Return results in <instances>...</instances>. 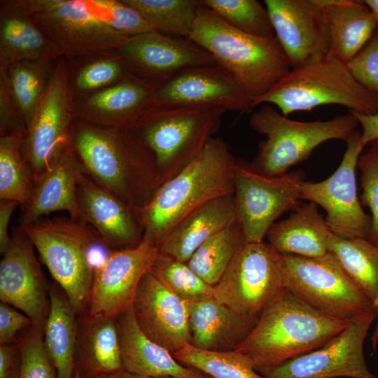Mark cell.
Instances as JSON below:
<instances>
[{"instance_id":"obj_44","label":"cell","mask_w":378,"mask_h":378,"mask_svg":"<svg viewBox=\"0 0 378 378\" xmlns=\"http://www.w3.org/2000/svg\"><path fill=\"white\" fill-rule=\"evenodd\" d=\"M95 14L125 37L153 31L141 15L124 0H90Z\"/></svg>"},{"instance_id":"obj_26","label":"cell","mask_w":378,"mask_h":378,"mask_svg":"<svg viewBox=\"0 0 378 378\" xmlns=\"http://www.w3.org/2000/svg\"><path fill=\"white\" fill-rule=\"evenodd\" d=\"M186 303L190 344L202 350H235L249 334L258 318L240 314L214 297Z\"/></svg>"},{"instance_id":"obj_19","label":"cell","mask_w":378,"mask_h":378,"mask_svg":"<svg viewBox=\"0 0 378 378\" xmlns=\"http://www.w3.org/2000/svg\"><path fill=\"white\" fill-rule=\"evenodd\" d=\"M34 248L22 230L15 228L0 262V300L20 310L30 318L32 326L43 331L50 300Z\"/></svg>"},{"instance_id":"obj_32","label":"cell","mask_w":378,"mask_h":378,"mask_svg":"<svg viewBox=\"0 0 378 378\" xmlns=\"http://www.w3.org/2000/svg\"><path fill=\"white\" fill-rule=\"evenodd\" d=\"M50 309L43 330L44 344L57 378H74L78 338V318L62 289L48 288Z\"/></svg>"},{"instance_id":"obj_30","label":"cell","mask_w":378,"mask_h":378,"mask_svg":"<svg viewBox=\"0 0 378 378\" xmlns=\"http://www.w3.org/2000/svg\"><path fill=\"white\" fill-rule=\"evenodd\" d=\"M331 232L318 206L308 202L300 204L287 218L275 222L266 237L279 254L316 258L329 253Z\"/></svg>"},{"instance_id":"obj_54","label":"cell","mask_w":378,"mask_h":378,"mask_svg":"<svg viewBox=\"0 0 378 378\" xmlns=\"http://www.w3.org/2000/svg\"><path fill=\"white\" fill-rule=\"evenodd\" d=\"M74 378H83L78 372L75 371L74 377Z\"/></svg>"},{"instance_id":"obj_7","label":"cell","mask_w":378,"mask_h":378,"mask_svg":"<svg viewBox=\"0 0 378 378\" xmlns=\"http://www.w3.org/2000/svg\"><path fill=\"white\" fill-rule=\"evenodd\" d=\"M249 125L255 132L267 136L260 142L250 164L255 172L274 176L287 173L328 140L346 141L357 130L359 122L349 111L328 120L296 121L265 104L251 115Z\"/></svg>"},{"instance_id":"obj_52","label":"cell","mask_w":378,"mask_h":378,"mask_svg":"<svg viewBox=\"0 0 378 378\" xmlns=\"http://www.w3.org/2000/svg\"><path fill=\"white\" fill-rule=\"evenodd\" d=\"M363 2L370 9L378 20V0H365Z\"/></svg>"},{"instance_id":"obj_24","label":"cell","mask_w":378,"mask_h":378,"mask_svg":"<svg viewBox=\"0 0 378 378\" xmlns=\"http://www.w3.org/2000/svg\"><path fill=\"white\" fill-rule=\"evenodd\" d=\"M122 368L145 378H202V372L184 365L141 330L133 307L115 319Z\"/></svg>"},{"instance_id":"obj_37","label":"cell","mask_w":378,"mask_h":378,"mask_svg":"<svg viewBox=\"0 0 378 378\" xmlns=\"http://www.w3.org/2000/svg\"><path fill=\"white\" fill-rule=\"evenodd\" d=\"M134 8L153 30L188 38L200 0H124Z\"/></svg>"},{"instance_id":"obj_36","label":"cell","mask_w":378,"mask_h":378,"mask_svg":"<svg viewBox=\"0 0 378 378\" xmlns=\"http://www.w3.org/2000/svg\"><path fill=\"white\" fill-rule=\"evenodd\" d=\"M26 134L18 131L0 136V199L15 201L22 209L29 202L34 190L22 153Z\"/></svg>"},{"instance_id":"obj_34","label":"cell","mask_w":378,"mask_h":378,"mask_svg":"<svg viewBox=\"0 0 378 378\" xmlns=\"http://www.w3.org/2000/svg\"><path fill=\"white\" fill-rule=\"evenodd\" d=\"M68 62L71 99L89 95L134 76L118 50Z\"/></svg>"},{"instance_id":"obj_31","label":"cell","mask_w":378,"mask_h":378,"mask_svg":"<svg viewBox=\"0 0 378 378\" xmlns=\"http://www.w3.org/2000/svg\"><path fill=\"white\" fill-rule=\"evenodd\" d=\"M122 368L115 320L102 315L78 317L76 371L88 378Z\"/></svg>"},{"instance_id":"obj_5","label":"cell","mask_w":378,"mask_h":378,"mask_svg":"<svg viewBox=\"0 0 378 378\" xmlns=\"http://www.w3.org/2000/svg\"><path fill=\"white\" fill-rule=\"evenodd\" d=\"M275 105L288 116L323 105L337 104L349 112L372 115L378 111V94L362 85L348 65L330 54L291 69L254 103Z\"/></svg>"},{"instance_id":"obj_51","label":"cell","mask_w":378,"mask_h":378,"mask_svg":"<svg viewBox=\"0 0 378 378\" xmlns=\"http://www.w3.org/2000/svg\"><path fill=\"white\" fill-rule=\"evenodd\" d=\"M88 378H145L132 373H130L125 370V369L122 368L119 370L107 373V374H103L96 376H92Z\"/></svg>"},{"instance_id":"obj_14","label":"cell","mask_w":378,"mask_h":378,"mask_svg":"<svg viewBox=\"0 0 378 378\" xmlns=\"http://www.w3.org/2000/svg\"><path fill=\"white\" fill-rule=\"evenodd\" d=\"M32 17L68 61L118 51L127 38L99 19L90 0H55Z\"/></svg>"},{"instance_id":"obj_17","label":"cell","mask_w":378,"mask_h":378,"mask_svg":"<svg viewBox=\"0 0 378 378\" xmlns=\"http://www.w3.org/2000/svg\"><path fill=\"white\" fill-rule=\"evenodd\" d=\"M154 106L222 108L251 113L253 101L234 76L218 64L185 69L158 86Z\"/></svg>"},{"instance_id":"obj_4","label":"cell","mask_w":378,"mask_h":378,"mask_svg":"<svg viewBox=\"0 0 378 378\" xmlns=\"http://www.w3.org/2000/svg\"><path fill=\"white\" fill-rule=\"evenodd\" d=\"M188 38L234 76L253 106L291 69L276 36L242 32L202 4Z\"/></svg>"},{"instance_id":"obj_49","label":"cell","mask_w":378,"mask_h":378,"mask_svg":"<svg viewBox=\"0 0 378 378\" xmlns=\"http://www.w3.org/2000/svg\"><path fill=\"white\" fill-rule=\"evenodd\" d=\"M20 206L12 200H1L0 202V252L3 255L10 246L11 236L8 233V226L13 213Z\"/></svg>"},{"instance_id":"obj_13","label":"cell","mask_w":378,"mask_h":378,"mask_svg":"<svg viewBox=\"0 0 378 378\" xmlns=\"http://www.w3.org/2000/svg\"><path fill=\"white\" fill-rule=\"evenodd\" d=\"M345 141L346 150L336 171L320 182L304 181L300 198L326 211V221L333 234L344 239H367L372 219L358 197L356 180L358 161L365 146L361 132L356 130Z\"/></svg>"},{"instance_id":"obj_35","label":"cell","mask_w":378,"mask_h":378,"mask_svg":"<svg viewBox=\"0 0 378 378\" xmlns=\"http://www.w3.org/2000/svg\"><path fill=\"white\" fill-rule=\"evenodd\" d=\"M246 242L238 220L203 243L187 263L206 284L214 286Z\"/></svg>"},{"instance_id":"obj_28","label":"cell","mask_w":378,"mask_h":378,"mask_svg":"<svg viewBox=\"0 0 378 378\" xmlns=\"http://www.w3.org/2000/svg\"><path fill=\"white\" fill-rule=\"evenodd\" d=\"M62 54L15 0L0 1V69L22 61L55 60Z\"/></svg>"},{"instance_id":"obj_9","label":"cell","mask_w":378,"mask_h":378,"mask_svg":"<svg viewBox=\"0 0 378 378\" xmlns=\"http://www.w3.org/2000/svg\"><path fill=\"white\" fill-rule=\"evenodd\" d=\"M279 261L284 288L322 314L350 323L377 311L330 252L316 258L279 254Z\"/></svg>"},{"instance_id":"obj_41","label":"cell","mask_w":378,"mask_h":378,"mask_svg":"<svg viewBox=\"0 0 378 378\" xmlns=\"http://www.w3.org/2000/svg\"><path fill=\"white\" fill-rule=\"evenodd\" d=\"M151 271L185 302L214 297V286L204 281L187 262L159 253Z\"/></svg>"},{"instance_id":"obj_3","label":"cell","mask_w":378,"mask_h":378,"mask_svg":"<svg viewBox=\"0 0 378 378\" xmlns=\"http://www.w3.org/2000/svg\"><path fill=\"white\" fill-rule=\"evenodd\" d=\"M236 159L222 138H211L194 160L137 209L144 237L158 246L189 213L213 199L234 195Z\"/></svg>"},{"instance_id":"obj_40","label":"cell","mask_w":378,"mask_h":378,"mask_svg":"<svg viewBox=\"0 0 378 378\" xmlns=\"http://www.w3.org/2000/svg\"><path fill=\"white\" fill-rule=\"evenodd\" d=\"M200 2L242 32L260 37L275 36L267 9L257 0H200Z\"/></svg>"},{"instance_id":"obj_45","label":"cell","mask_w":378,"mask_h":378,"mask_svg":"<svg viewBox=\"0 0 378 378\" xmlns=\"http://www.w3.org/2000/svg\"><path fill=\"white\" fill-rule=\"evenodd\" d=\"M347 65L362 85L378 94V28L368 44Z\"/></svg>"},{"instance_id":"obj_15","label":"cell","mask_w":378,"mask_h":378,"mask_svg":"<svg viewBox=\"0 0 378 378\" xmlns=\"http://www.w3.org/2000/svg\"><path fill=\"white\" fill-rule=\"evenodd\" d=\"M158 254V246L144 237L136 246L111 251L94 268L88 314L115 320L132 307L139 284Z\"/></svg>"},{"instance_id":"obj_43","label":"cell","mask_w":378,"mask_h":378,"mask_svg":"<svg viewBox=\"0 0 378 378\" xmlns=\"http://www.w3.org/2000/svg\"><path fill=\"white\" fill-rule=\"evenodd\" d=\"M369 149L360 155L357 167L360 176V202L371 211V227L368 239L378 246V139L371 141Z\"/></svg>"},{"instance_id":"obj_1","label":"cell","mask_w":378,"mask_h":378,"mask_svg":"<svg viewBox=\"0 0 378 378\" xmlns=\"http://www.w3.org/2000/svg\"><path fill=\"white\" fill-rule=\"evenodd\" d=\"M71 147L85 174L136 209L161 185L155 159L134 128H108L75 118Z\"/></svg>"},{"instance_id":"obj_50","label":"cell","mask_w":378,"mask_h":378,"mask_svg":"<svg viewBox=\"0 0 378 378\" xmlns=\"http://www.w3.org/2000/svg\"><path fill=\"white\" fill-rule=\"evenodd\" d=\"M352 113L362 127L361 140L364 146L378 139V111L372 115Z\"/></svg>"},{"instance_id":"obj_55","label":"cell","mask_w":378,"mask_h":378,"mask_svg":"<svg viewBox=\"0 0 378 378\" xmlns=\"http://www.w3.org/2000/svg\"><path fill=\"white\" fill-rule=\"evenodd\" d=\"M164 378H170V377H164ZM202 378H214V377H210V376H209V375H205V376H204V377H202Z\"/></svg>"},{"instance_id":"obj_53","label":"cell","mask_w":378,"mask_h":378,"mask_svg":"<svg viewBox=\"0 0 378 378\" xmlns=\"http://www.w3.org/2000/svg\"><path fill=\"white\" fill-rule=\"evenodd\" d=\"M371 342L373 349L375 350L378 344V317L376 326L371 337Z\"/></svg>"},{"instance_id":"obj_47","label":"cell","mask_w":378,"mask_h":378,"mask_svg":"<svg viewBox=\"0 0 378 378\" xmlns=\"http://www.w3.org/2000/svg\"><path fill=\"white\" fill-rule=\"evenodd\" d=\"M32 326L30 318L15 307L0 303V344H12L18 342V335L23 329Z\"/></svg>"},{"instance_id":"obj_22","label":"cell","mask_w":378,"mask_h":378,"mask_svg":"<svg viewBox=\"0 0 378 378\" xmlns=\"http://www.w3.org/2000/svg\"><path fill=\"white\" fill-rule=\"evenodd\" d=\"M160 83L135 76L87 96L72 99L75 118L108 128H134L154 106Z\"/></svg>"},{"instance_id":"obj_25","label":"cell","mask_w":378,"mask_h":378,"mask_svg":"<svg viewBox=\"0 0 378 378\" xmlns=\"http://www.w3.org/2000/svg\"><path fill=\"white\" fill-rule=\"evenodd\" d=\"M83 167L72 147L63 151L50 169L34 184L32 197L22 211L19 226L33 223L45 215L65 211L80 220L78 184Z\"/></svg>"},{"instance_id":"obj_16","label":"cell","mask_w":378,"mask_h":378,"mask_svg":"<svg viewBox=\"0 0 378 378\" xmlns=\"http://www.w3.org/2000/svg\"><path fill=\"white\" fill-rule=\"evenodd\" d=\"M378 317L373 312L350 323L326 344L270 370L266 378H377L366 365L363 345Z\"/></svg>"},{"instance_id":"obj_2","label":"cell","mask_w":378,"mask_h":378,"mask_svg":"<svg viewBox=\"0 0 378 378\" xmlns=\"http://www.w3.org/2000/svg\"><path fill=\"white\" fill-rule=\"evenodd\" d=\"M348 324L322 314L284 288L235 350L245 354L264 376L326 344Z\"/></svg>"},{"instance_id":"obj_10","label":"cell","mask_w":378,"mask_h":378,"mask_svg":"<svg viewBox=\"0 0 378 378\" xmlns=\"http://www.w3.org/2000/svg\"><path fill=\"white\" fill-rule=\"evenodd\" d=\"M74 119L69 62L61 56L50 75L22 146V156L34 184L48 172L56 158L71 146Z\"/></svg>"},{"instance_id":"obj_8","label":"cell","mask_w":378,"mask_h":378,"mask_svg":"<svg viewBox=\"0 0 378 378\" xmlns=\"http://www.w3.org/2000/svg\"><path fill=\"white\" fill-rule=\"evenodd\" d=\"M225 112L222 108L154 106L139 119L134 129L155 159L161 184L202 152Z\"/></svg>"},{"instance_id":"obj_20","label":"cell","mask_w":378,"mask_h":378,"mask_svg":"<svg viewBox=\"0 0 378 378\" xmlns=\"http://www.w3.org/2000/svg\"><path fill=\"white\" fill-rule=\"evenodd\" d=\"M264 4L291 69L328 54L324 0H265Z\"/></svg>"},{"instance_id":"obj_11","label":"cell","mask_w":378,"mask_h":378,"mask_svg":"<svg viewBox=\"0 0 378 378\" xmlns=\"http://www.w3.org/2000/svg\"><path fill=\"white\" fill-rule=\"evenodd\" d=\"M304 181L305 174L301 169L266 176L255 172L250 162L236 159L234 195L246 242L263 241L281 215L301 204Z\"/></svg>"},{"instance_id":"obj_27","label":"cell","mask_w":378,"mask_h":378,"mask_svg":"<svg viewBox=\"0 0 378 378\" xmlns=\"http://www.w3.org/2000/svg\"><path fill=\"white\" fill-rule=\"evenodd\" d=\"M237 220L234 195L213 199L182 218L158 246L159 253L187 262L203 243Z\"/></svg>"},{"instance_id":"obj_38","label":"cell","mask_w":378,"mask_h":378,"mask_svg":"<svg viewBox=\"0 0 378 378\" xmlns=\"http://www.w3.org/2000/svg\"><path fill=\"white\" fill-rule=\"evenodd\" d=\"M57 59L18 62L6 69L13 96L27 129L32 121Z\"/></svg>"},{"instance_id":"obj_23","label":"cell","mask_w":378,"mask_h":378,"mask_svg":"<svg viewBox=\"0 0 378 378\" xmlns=\"http://www.w3.org/2000/svg\"><path fill=\"white\" fill-rule=\"evenodd\" d=\"M80 220L91 226L102 245L115 249L138 245L144 230L137 209L102 188L83 172L78 184Z\"/></svg>"},{"instance_id":"obj_6","label":"cell","mask_w":378,"mask_h":378,"mask_svg":"<svg viewBox=\"0 0 378 378\" xmlns=\"http://www.w3.org/2000/svg\"><path fill=\"white\" fill-rule=\"evenodd\" d=\"M19 227L38 251L76 314H88L94 270L90 252L96 244H102L94 230L70 217L41 218Z\"/></svg>"},{"instance_id":"obj_18","label":"cell","mask_w":378,"mask_h":378,"mask_svg":"<svg viewBox=\"0 0 378 378\" xmlns=\"http://www.w3.org/2000/svg\"><path fill=\"white\" fill-rule=\"evenodd\" d=\"M118 52L134 76L160 84L185 69L217 64L188 38L155 30L127 37Z\"/></svg>"},{"instance_id":"obj_39","label":"cell","mask_w":378,"mask_h":378,"mask_svg":"<svg viewBox=\"0 0 378 378\" xmlns=\"http://www.w3.org/2000/svg\"><path fill=\"white\" fill-rule=\"evenodd\" d=\"M174 356L184 365L214 378H266L254 369L245 354L237 350L211 351L187 344Z\"/></svg>"},{"instance_id":"obj_21","label":"cell","mask_w":378,"mask_h":378,"mask_svg":"<svg viewBox=\"0 0 378 378\" xmlns=\"http://www.w3.org/2000/svg\"><path fill=\"white\" fill-rule=\"evenodd\" d=\"M132 307L144 334L173 355L190 344L186 302L174 294L151 270L140 281Z\"/></svg>"},{"instance_id":"obj_46","label":"cell","mask_w":378,"mask_h":378,"mask_svg":"<svg viewBox=\"0 0 378 378\" xmlns=\"http://www.w3.org/2000/svg\"><path fill=\"white\" fill-rule=\"evenodd\" d=\"M27 131L24 118L13 96L6 69H0V136Z\"/></svg>"},{"instance_id":"obj_29","label":"cell","mask_w":378,"mask_h":378,"mask_svg":"<svg viewBox=\"0 0 378 378\" xmlns=\"http://www.w3.org/2000/svg\"><path fill=\"white\" fill-rule=\"evenodd\" d=\"M329 54L346 64L368 44L378 20L363 1L324 0Z\"/></svg>"},{"instance_id":"obj_42","label":"cell","mask_w":378,"mask_h":378,"mask_svg":"<svg viewBox=\"0 0 378 378\" xmlns=\"http://www.w3.org/2000/svg\"><path fill=\"white\" fill-rule=\"evenodd\" d=\"M21 365L19 378H57L45 347L43 331L31 326L19 336Z\"/></svg>"},{"instance_id":"obj_48","label":"cell","mask_w":378,"mask_h":378,"mask_svg":"<svg viewBox=\"0 0 378 378\" xmlns=\"http://www.w3.org/2000/svg\"><path fill=\"white\" fill-rule=\"evenodd\" d=\"M21 358L18 342L0 345V378H19Z\"/></svg>"},{"instance_id":"obj_12","label":"cell","mask_w":378,"mask_h":378,"mask_svg":"<svg viewBox=\"0 0 378 378\" xmlns=\"http://www.w3.org/2000/svg\"><path fill=\"white\" fill-rule=\"evenodd\" d=\"M284 288L279 253L264 241L245 242L214 286V298L258 317Z\"/></svg>"},{"instance_id":"obj_33","label":"cell","mask_w":378,"mask_h":378,"mask_svg":"<svg viewBox=\"0 0 378 378\" xmlns=\"http://www.w3.org/2000/svg\"><path fill=\"white\" fill-rule=\"evenodd\" d=\"M328 250L378 311V246L365 238L344 239L331 232Z\"/></svg>"}]
</instances>
